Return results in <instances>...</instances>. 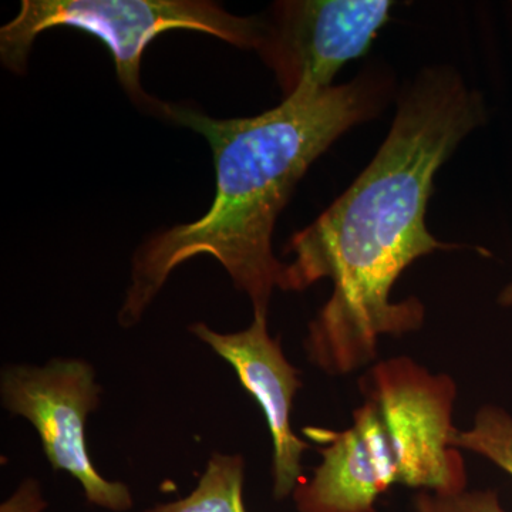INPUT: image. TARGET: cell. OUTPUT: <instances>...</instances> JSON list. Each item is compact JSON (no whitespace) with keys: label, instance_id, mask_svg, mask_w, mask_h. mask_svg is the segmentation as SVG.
I'll list each match as a JSON object with an SVG mask.
<instances>
[{"label":"cell","instance_id":"obj_1","mask_svg":"<svg viewBox=\"0 0 512 512\" xmlns=\"http://www.w3.org/2000/svg\"><path fill=\"white\" fill-rule=\"evenodd\" d=\"M484 119L483 99L461 74L427 67L400 94L372 163L286 245L295 258L282 291L302 292L322 279L333 285L303 342L309 362L326 375L373 365L382 336L423 326V303L414 296L392 302L390 293L416 259L454 248L431 235L427 205L437 171Z\"/></svg>","mask_w":512,"mask_h":512},{"label":"cell","instance_id":"obj_2","mask_svg":"<svg viewBox=\"0 0 512 512\" xmlns=\"http://www.w3.org/2000/svg\"><path fill=\"white\" fill-rule=\"evenodd\" d=\"M392 90L389 74L369 69L329 89L301 87L254 117L215 119L165 104L164 117L210 144L217 190L200 220L165 229L137 249L121 328L136 326L175 269L200 255L217 259L254 313L268 315L286 266L272 249L279 214L309 167L350 128L375 119Z\"/></svg>","mask_w":512,"mask_h":512},{"label":"cell","instance_id":"obj_3","mask_svg":"<svg viewBox=\"0 0 512 512\" xmlns=\"http://www.w3.org/2000/svg\"><path fill=\"white\" fill-rule=\"evenodd\" d=\"M362 406L348 429L306 427L322 461L293 491L299 512H375L392 485L436 494L467 490L460 450L451 446L457 386L407 356L373 363L359 382Z\"/></svg>","mask_w":512,"mask_h":512},{"label":"cell","instance_id":"obj_4","mask_svg":"<svg viewBox=\"0 0 512 512\" xmlns=\"http://www.w3.org/2000/svg\"><path fill=\"white\" fill-rule=\"evenodd\" d=\"M55 28L82 30L101 40L130 99L163 116L167 103L144 92L140 82L141 59L158 35L192 30L241 49H256L264 19L232 15L202 0H23L18 16L0 29L3 66L25 73L37 36Z\"/></svg>","mask_w":512,"mask_h":512},{"label":"cell","instance_id":"obj_5","mask_svg":"<svg viewBox=\"0 0 512 512\" xmlns=\"http://www.w3.org/2000/svg\"><path fill=\"white\" fill-rule=\"evenodd\" d=\"M0 400L35 427L53 471L82 485L89 504L111 512L133 510L127 484L104 478L87 448V420L99 409L101 386L87 360L56 357L46 365H8L0 373Z\"/></svg>","mask_w":512,"mask_h":512},{"label":"cell","instance_id":"obj_6","mask_svg":"<svg viewBox=\"0 0 512 512\" xmlns=\"http://www.w3.org/2000/svg\"><path fill=\"white\" fill-rule=\"evenodd\" d=\"M389 0H282L269 9L256 52L285 97L329 89L346 63L365 55L389 20Z\"/></svg>","mask_w":512,"mask_h":512},{"label":"cell","instance_id":"obj_7","mask_svg":"<svg viewBox=\"0 0 512 512\" xmlns=\"http://www.w3.org/2000/svg\"><path fill=\"white\" fill-rule=\"evenodd\" d=\"M188 329L232 366L241 386L261 407L274 444V497L278 501L291 497L302 481V457L309 450L292 426L301 373L286 359L281 339L269 333L268 315L254 313L249 328L241 332L220 333L202 322Z\"/></svg>","mask_w":512,"mask_h":512},{"label":"cell","instance_id":"obj_8","mask_svg":"<svg viewBox=\"0 0 512 512\" xmlns=\"http://www.w3.org/2000/svg\"><path fill=\"white\" fill-rule=\"evenodd\" d=\"M245 460L241 454H212L197 487L187 497L144 512H247Z\"/></svg>","mask_w":512,"mask_h":512},{"label":"cell","instance_id":"obj_9","mask_svg":"<svg viewBox=\"0 0 512 512\" xmlns=\"http://www.w3.org/2000/svg\"><path fill=\"white\" fill-rule=\"evenodd\" d=\"M451 446L488 458L512 476V416L500 407H481L470 429L454 431Z\"/></svg>","mask_w":512,"mask_h":512},{"label":"cell","instance_id":"obj_10","mask_svg":"<svg viewBox=\"0 0 512 512\" xmlns=\"http://www.w3.org/2000/svg\"><path fill=\"white\" fill-rule=\"evenodd\" d=\"M413 505L416 512H507L497 493L491 490H466L457 494L421 491L414 497Z\"/></svg>","mask_w":512,"mask_h":512},{"label":"cell","instance_id":"obj_11","mask_svg":"<svg viewBox=\"0 0 512 512\" xmlns=\"http://www.w3.org/2000/svg\"><path fill=\"white\" fill-rule=\"evenodd\" d=\"M46 508L42 485L35 478H26L8 500L3 501L0 512H43Z\"/></svg>","mask_w":512,"mask_h":512},{"label":"cell","instance_id":"obj_12","mask_svg":"<svg viewBox=\"0 0 512 512\" xmlns=\"http://www.w3.org/2000/svg\"><path fill=\"white\" fill-rule=\"evenodd\" d=\"M498 302L504 306H512V282L507 288L501 292L500 298H498Z\"/></svg>","mask_w":512,"mask_h":512}]
</instances>
